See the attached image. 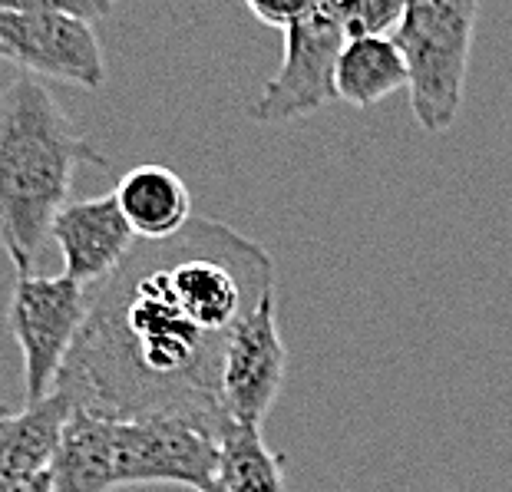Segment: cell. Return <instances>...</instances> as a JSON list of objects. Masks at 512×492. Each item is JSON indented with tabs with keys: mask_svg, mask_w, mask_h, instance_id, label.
<instances>
[{
	"mask_svg": "<svg viewBox=\"0 0 512 492\" xmlns=\"http://www.w3.org/2000/svg\"><path fill=\"white\" fill-rule=\"evenodd\" d=\"M268 294L275 261L225 222L192 218L176 238L136 242L93 291L53 393L110 420L189 417L225 430V347Z\"/></svg>",
	"mask_w": 512,
	"mask_h": 492,
	"instance_id": "6da1fadb",
	"label": "cell"
},
{
	"mask_svg": "<svg viewBox=\"0 0 512 492\" xmlns=\"http://www.w3.org/2000/svg\"><path fill=\"white\" fill-rule=\"evenodd\" d=\"M110 169L37 76L0 93V245L17 275H34L76 166Z\"/></svg>",
	"mask_w": 512,
	"mask_h": 492,
	"instance_id": "7a4b0ae2",
	"label": "cell"
},
{
	"mask_svg": "<svg viewBox=\"0 0 512 492\" xmlns=\"http://www.w3.org/2000/svg\"><path fill=\"white\" fill-rule=\"evenodd\" d=\"M476 20V0H410L394 30L410 76L413 119L427 133H446L460 119Z\"/></svg>",
	"mask_w": 512,
	"mask_h": 492,
	"instance_id": "3957f363",
	"label": "cell"
},
{
	"mask_svg": "<svg viewBox=\"0 0 512 492\" xmlns=\"http://www.w3.org/2000/svg\"><path fill=\"white\" fill-rule=\"evenodd\" d=\"M106 14V0H0V60L37 80L100 90L106 63L93 20Z\"/></svg>",
	"mask_w": 512,
	"mask_h": 492,
	"instance_id": "277c9868",
	"label": "cell"
},
{
	"mask_svg": "<svg viewBox=\"0 0 512 492\" xmlns=\"http://www.w3.org/2000/svg\"><path fill=\"white\" fill-rule=\"evenodd\" d=\"M93 291L67 275H17L7 327L24 354L27 403L53 397L63 364L90 317Z\"/></svg>",
	"mask_w": 512,
	"mask_h": 492,
	"instance_id": "5b68a950",
	"label": "cell"
},
{
	"mask_svg": "<svg viewBox=\"0 0 512 492\" xmlns=\"http://www.w3.org/2000/svg\"><path fill=\"white\" fill-rule=\"evenodd\" d=\"M222 430L189 417L113 420V466L119 486H189L219 483Z\"/></svg>",
	"mask_w": 512,
	"mask_h": 492,
	"instance_id": "8992f818",
	"label": "cell"
},
{
	"mask_svg": "<svg viewBox=\"0 0 512 492\" xmlns=\"http://www.w3.org/2000/svg\"><path fill=\"white\" fill-rule=\"evenodd\" d=\"M347 43L341 0L308 4L304 14L285 30V57L258 100L248 106L255 123L275 126L318 113L337 100L334 70Z\"/></svg>",
	"mask_w": 512,
	"mask_h": 492,
	"instance_id": "52a82bcc",
	"label": "cell"
},
{
	"mask_svg": "<svg viewBox=\"0 0 512 492\" xmlns=\"http://www.w3.org/2000/svg\"><path fill=\"white\" fill-rule=\"evenodd\" d=\"M288 351L278 334V301L268 294L258 308L235 327L222 364V410L228 423H265L271 403L285 384Z\"/></svg>",
	"mask_w": 512,
	"mask_h": 492,
	"instance_id": "ba28073f",
	"label": "cell"
},
{
	"mask_svg": "<svg viewBox=\"0 0 512 492\" xmlns=\"http://www.w3.org/2000/svg\"><path fill=\"white\" fill-rule=\"evenodd\" d=\"M50 238L60 245L63 275L90 291L110 281L139 242L119 209L116 192L100 195V199L67 202L53 222Z\"/></svg>",
	"mask_w": 512,
	"mask_h": 492,
	"instance_id": "9c48e42d",
	"label": "cell"
},
{
	"mask_svg": "<svg viewBox=\"0 0 512 492\" xmlns=\"http://www.w3.org/2000/svg\"><path fill=\"white\" fill-rule=\"evenodd\" d=\"M116 199L139 242H166L192 225V195L166 166H136L116 182Z\"/></svg>",
	"mask_w": 512,
	"mask_h": 492,
	"instance_id": "30bf717a",
	"label": "cell"
},
{
	"mask_svg": "<svg viewBox=\"0 0 512 492\" xmlns=\"http://www.w3.org/2000/svg\"><path fill=\"white\" fill-rule=\"evenodd\" d=\"M113 420L90 410L70 413L53 463V492H113Z\"/></svg>",
	"mask_w": 512,
	"mask_h": 492,
	"instance_id": "8fae6325",
	"label": "cell"
},
{
	"mask_svg": "<svg viewBox=\"0 0 512 492\" xmlns=\"http://www.w3.org/2000/svg\"><path fill=\"white\" fill-rule=\"evenodd\" d=\"M73 413V403L60 393L27 403L0 423V476H43L53 473L60 436Z\"/></svg>",
	"mask_w": 512,
	"mask_h": 492,
	"instance_id": "7c38bea8",
	"label": "cell"
},
{
	"mask_svg": "<svg viewBox=\"0 0 512 492\" xmlns=\"http://www.w3.org/2000/svg\"><path fill=\"white\" fill-rule=\"evenodd\" d=\"M410 83L403 53L394 37H364L347 40L334 70L337 100L351 103L354 109H367L390 93L403 90Z\"/></svg>",
	"mask_w": 512,
	"mask_h": 492,
	"instance_id": "4fadbf2b",
	"label": "cell"
},
{
	"mask_svg": "<svg viewBox=\"0 0 512 492\" xmlns=\"http://www.w3.org/2000/svg\"><path fill=\"white\" fill-rule=\"evenodd\" d=\"M219 483L225 492H288L281 459L261 440L258 426L228 423L222 430Z\"/></svg>",
	"mask_w": 512,
	"mask_h": 492,
	"instance_id": "5bb4252c",
	"label": "cell"
},
{
	"mask_svg": "<svg viewBox=\"0 0 512 492\" xmlns=\"http://www.w3.org/2000/svg\"><path fill=\"white\" fill-rule=\"evenodd\" d=\"M344 10V34L347 40L364 37H394L407 4L403 0H347Z\"/></svg>",
	"mask_w": 512,
	"mask_h": 492,
	"instance_id": "9a60e30c",
	"label": "cell"
},
{
	"mask_svg": "<svg viewBox=\"0 0 512 492\" xmlns=\"http://www.w3.org/2000/svg\"><path fill=\"white\" fill-rule=\"evenodd\" d=\"M304 0L301 4H261V0H248V10L261 20V24H268V27H281V30H288L294 20H298L304 14Z\"/></svg>",
	"mask_w": 512,
	"mask_h": 492,
	"instance_id": "2e32d148",
	"label": "cell"
},
{
	"mask_svg": "<svg viewBox=\"0 0 512 492\" xmlns=\"http://www.w3.org/2000/svg\"><path fill=\"white\" fill-rule=\"evenodd\" d=\"M0 492H53V473H43V476H0Z\"/></svg>",
	"mask_w": 512,
	"mask_h": 492,
	"instance_id": "e0dca14e",
	"label": "cell"
},
{
	"mask_svg": "<svg viewBox=\"0 0 512 492\" xmlns=\"http://www.w3.org/2000/svg\"><path fill=\"white\" fill-rule=\"evenodd\" d=\"M7 417H14V410H10V407H7V403H4V400H0V423H4Z\"/></svg>",
	"mask_w": 512,
	"mask_h": 492,
	"instance_id": "ac0fdd59",
	"label": "cell"
},
{
	"mask_svg": "<svg viewBox=\"0 0 512 492\" xmlns=\"http://www.w3.org/2000/svg\"><path fill=\"white\" fill-rule=\"evenodd\" d=\"M202 492H225V486L222 483H212L209 489H202Z\"/></svg>",
	"mask_w": 512,
	"mask_h": 492,
	"instance_id": "d6986e66",
	"label": "cell"
}]
</instances>
